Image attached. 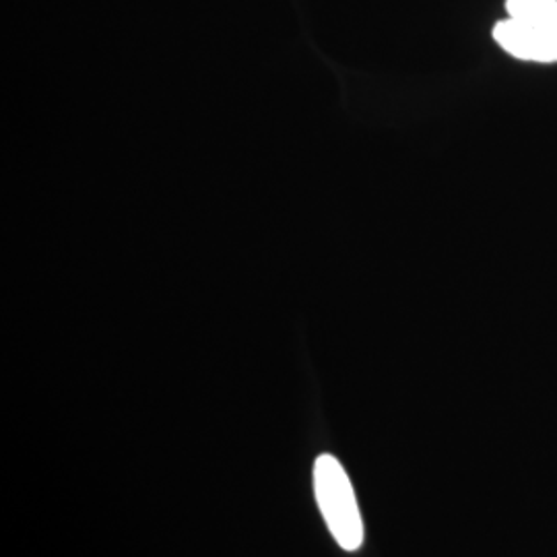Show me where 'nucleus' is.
Masks as SVG:
<instances>
[{"mask_svg":"<svg viewBox=\"0 0 557 557\" xmlns=\"http://www.w3.org/2000/svg\"><path fill=\"white\" fill-rule=\"evenodd\" d=\"M494 40L518 60L531 62H557V38L517 20H504L494 27Z\"/></svg>","mask_w":557,"mask_h":557,"instance_id":"obj_2","label":"nucleus"},{"mask_svg":"<svg viewBox=\"0 0 557 557\" xmlns=\"http://www.w3.org/2000/svg\"><path fill=\"white\" fill-rule=\"evenodd\" d=\"M510 20L529 23L557 38V0H506Z\"/></svg>","mask_w":557,"mask_h":557,"instance_id":"obj_3","label":"nucleus"},{"mask_svg":"<svg viewBox=\"0 0 557 557\" xmlns=\"http://www.w3.org/2000/svg\"><path fill=\"white\" fill-rule=\"evenodd\" d=\"M314 494L331 535L345 552H358L363 543V520L351 481L333 455L317 458Z\"/></svg>","mask_w":557,"mask_h":557,"instance_id":"obj_1","label":"nucleus"}]
</instances>
